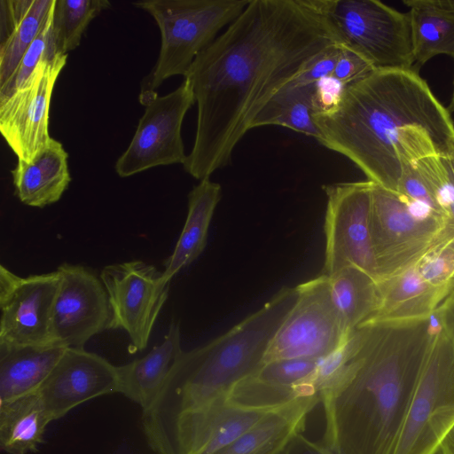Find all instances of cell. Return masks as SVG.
Segmentation results:
<instances>
[{"label": "cell", "mask_w": 454, "mask_h": 454, "mask_svg": "<svg viewBox=\"0 0 454 454\" xmlns=\"http://www.w3.org/2000/svg\"><path fill=\"white\" fill-rule=\"evenodd\" d=\"M118 392L117 366L84 348H67L37 391L52 421L84 402Z\"/></svg>", "instance_id": "cell-16"}, {"label": "cell", "mask_w": 454, "mask_h": 454, "mask_svg": "<svg viewBox=\"0 0 454 454\" xmlns=\"http://www.w3.org/2000/svg\"><path fill=\"white\" fill-rule=\"evenodd\" d=\"M57 270L60 283L51 315V340L66 348H83L108 329L111 311L105 286L90 269L64 262Z\"/></svg>", "instance_id": "cell-15"}, {"label": "cell", "mask_w": 454, "mask_h": 454, "mask_svg": "<svg viewBox=\"0 0 454 454\" xmlns=\"http://www.w3.org/2000/svg\"><path fill=\"white\" fill-rule=\"evenodd\" d=\"M454 427V343L442 329L430 351L391 454H437Z\"/></svg>", "instance_id": "cell-8"}, {"label": "cell", "mask_w": 454, "mask_h": 454, "mask_svg": "<svg viewBox=\"0 0 454 454\" xmlns=\"http://www.w3.org/2000/svg\"><path fill=\"white\" fill-rule=\"evenodd\" d=\"M370 231L379 281L416 264L453 231L444 217L372 182Z\"/></svg>", "instance_id": "cell-7"}, {"label": "cell", "mask_w": 454, "mask_h": 454, "mask_svg": "<svg viewBox=\"0 0 454 454\" xmlns=\"http://www.w3.org/2000/svg\"><path fill=\"white\" fill-rule=\"evenodd\" d=\"M442 328L454 343V297L449 295L438 307Z\"/></svg>", "instance_id": "cell-37"}, {"label": "cell", "mask_w": 454, "mask_h": 454, "mask_svg": "<svg viewBox=\"0 0 454 454\" xmlns=\"http://www.w3.org/2000/svg\"><path fill=\"white\" fill-rule=\"evenodd\" d=\"M397 193L448 221L447 215L437 197L412 164L402 167Z\"/></svg>", "instance_id": "cell-32"}, {"label": "cell", "mask_w": 454, "mask_h": 454, "mask_svg": "<svg viewBox=\"0 0 454 454\" xmlns=\"http://www.w3.org/2000/svg\"><path fill=\"white\" fill-rule=\"evenodd\" d=\"M298 295L297 286L283 287L225 333L182 353L160 394L143 411L142 427L151 450L184 418L227 396L238 382L261 368L272 339Z\"/></svg>", "instance_id": "cell-4"}, {"label": "cell", "mask_w": 454, "mask_h": 454, "mask_svg": "<svg viewBox=\"0 0 454 454\" xmlns=\"http://www.w3.org/2000/svg\"><path fill=\"white\" fill-rule=\"evenodd\" d=\"M297 301L272 339L263 364L286 358H323L347 333L332 301L329 278L321 274L297 286Z\"/></svg>", "instance_id": "cell-9"}, {"label": "cell", "mask_w": 454, "mask_h": 454, "mask_svg": "<svg viewBox=\"0 0 454 454\" xmlns=\"http://www.w3.org/2000/svg\"><path fill=\"white\" fill-rule=\"evenodd\" d=\"M448 111L450 113V112H454V90H453V93H452V97H451V99H450V103L448 106Z\"/></svg>", "instance_id": "cell-40"}, {"label": "cell", "mask_w": 454, "mask_h": 454, "mask_svg": "<svg viewBox=\"0 0 454 454\" xmlns=\"http://www.w3.org/2000/svg\"><path fill=\"white\" fill-rule=\"evenodd\" d=\"M345 85L329 76L316 83L314 94L315 114L333 107L340 99Z\"/></svg>", "instance_id": "cell-35"}, {"label": "cell", "mask_w": 454, "mask_h": 454, "mask_svg": "<svg viewBox=\"0 0 454 454\" xmlns=\"http://www.w3.org/2000/svg\"><path fill=\"white\" fill-rule=\"evenodd\" d=\"M320 402L316 395L273 409L214 454H278L293 435L304 431L309 414Z\"/></svg>", "instance_id": "cell-21"}, {"label": "cell", "mask_w": 454, "mask_h": 454, "mask_svg": "<svg viewBox=\"0 0 454 454\" xmlns=\"http://www.w3.org/2000/svg\"><path fill=\"white\" fill-rule=\"evenodd\" d=\"M67 59L57 54L43 61L20 88L0 99V130L18 160H30L51 139V100Z\"/></svg>", "instance_id": "cell-14"}, {"label": "cell", "mask_w": 454, "mask_h": 454, "mask_svg": "<svg viewBox=\"0 0 454 454\" xmlns=\"http://www.w3.org/2000/svg\"><path fill=\"white\" fill-rule=\"evenodd\" d=\"M442 157L454 180V149H452L447 155Z\"/></svg>", "instance_id": "cell-39"}, {"label": "cell", "mask_w": 454, "mask_h": 454, "mask_svg": "<svg viewBox=\"0 0 454 454\" xmlns=\"http://www.w3.org/2000/svg\"><path fill=\"white\" fill-rule=\"evenodd\" d=\"M318 142L349 159L371 181L398 192L399 131L426 129L443 156L454 149V122L427 82L412 70H373L344 87L339 101L313 115Z\"/></svg>", "instance_id": "cell-3"}, {"label": "cell", "mask_w": 454, "mask_h": 454, "mask_svg": "<svg viewBox=\"0 0 454 454\" xmlns=\"http://www.w3.org/2000/svg\"><path fill=\"white\" fill-rule=\"evenodd\" d=\"M380 305L365 325L400 322L428 317L451 294L447 288L427 283L416 265L378 281Z\"/></svg>", "instance_id": "cell-19"}, {"label": "cell", "mask_w": 454, "mask_h": 454, "mask_svg": "<svg viewBox=\"0 0 454 454\" xmlns=\"http://www.w3.org/2000/svg\"><path fill=\"white\" fill-rule=\"evenodd\" d=\"M316 84L284 87L263 107L252 129L277 125L312 137L317 141L320 132L313 115Z\"/></svg>", "instance_id": "cell-28"}, {"label": "cell", "mask_w": 454, "mask_h": 454, "mask_svg": "<svg viewBox=\"0 0 454 454\" xmlns=\"http://www.w3.org/2000/svg\"><path fill=\"white\" fill-rule=\"evenodd\" d=\"M67 158L62 144L51 137L30 160H18L11 172L19 200L40 208L59 201L71 182Z\"/></svg>", "instance_id": "cell-18"}, {"label": "cell", "mask_w": 454, "mask_h": 454, "mask_svg": "<svg viewBox=\"0 0 454 454\" xmlns=\"http://www.w3.org/2000/svg\"><path fill=\"white\" fill-rule=\"evenodd\" d=\"M52 420L37 392L0 404V447L8 454L35 452Z\"/></svg>", "instance_id": "cell-26"}, {"label": "cell", "mask_w": 454, "mask_h": 454, "mask_svg": "<svg viewBox=\"0 0 454 454\" xmlns=\"http://www.w3.org/2000/svg\"><path fill=\"white\" fill-rule=\"evenodd\" d=\"M221 198V185L209 178L200 181L189 192L184 228L172 254L164 262L163 275L168 281L203 252L210 222Z\"/></svg>", "instance_id": "cell-24"}, {"label": "cell", "mask_w": 454, "mask_h": 454, "mask_svg": "<svg viewBox=\"0 0 454 454\" xmlns=\"http://www.w3.org/2000/svg\"><path fill=\"white\" fill-rule=\"evenodd\" d=\"M320 359L286 358L263 364L238 382L227 399L243 408L273 410L301 397L320 395Z\"/></svg>", "instance_id": "cell-17"}, {"label": "cell", "mask_w": 454, "mask_h": 454, "mask_svg": "<svg viewBox=\"0 0 454 454\" xmlns=\"http://www.w3.org/2000/svg\"><path fill=\"white\" fill-rule=\"evenodd\" d=\"M247 0H147L134 3L156 21L161 37L158 59L139 93L144 105L168 78L187 74L192 62L244 11Z\"/></svg>", "instance_id": "cell-5"}, {"label": "cell", "mask_w": 454, "mask_h": 454, "mask_svg": "<svg viewBox=\"0 0 454 454\" xmlns=\"http://www.w3.org/2000/svg\"><path fill=\"white\" fill-rule=\"evenodd\" d=\"M337 36L374 70H412L411 19L378 0H317Z\"/></svg>", "instance_id": "cell-6"}, {"label": "cell", "mask_w": 454, "mask_h": 454, "mask_svg": "<svg viewBox=\"0 0 454 454\" xmlns=\"http://www.w3.org/2000/svg\"><path fill=\"white\" fill-rule=\"evenodd\" d=\"M410 8L415 64L445 54L454 60V0H404Z\"/></svg>", "instance_id": "cell-25"}, {"label": "cell", "mask_w": 454, "mask_h": 454, "mask_svg": "<svg viewBox=\"0 0 454 454\" xmlns=\"http://www.w3.org/2000/svg\"><path fill=\"white\" fill-rule=\"evenodd\" d=\"M333 305L345 333L367 324L380 305L378 281L359 268L345 267L328 276Z\"/></svg>", "instance_id": "cell-27"}, {"label": "cell", "mask_w": 454, "mask_h": 454, "mask_svg": "<svg viewBox=\"0 0 454 454\" xmlns=\"http://www.w3.org/2000/svg\"><path fill=\"white\" fill-rule=\"evenodd\" d=\"M52 11L53 7L42 30L24 53L14 73L9 81L0 88V99L10 96L20 88L40 63L60 54L56 51L52 35Z\"/></svg>", "instance_id": "cell-30"}, {"label": "cell", "mask_w": 454, "mask_h": 454, "mask_svg": "<svg viewBox=\"0 0 454 454\" xmlns=\"http://www.w3.org/2000/svg\"><path fill=\"white\" fill-rule=\"evenodd\" d=\"M327 198L323 274L331 276L353 266L377 281L370 231L372 182H346L322 186Z\"/></svg>", "instance_id": "cell-10"}, {"label": "cell", "mask_w": 454, "mask_h": 454, "mask_svg": "<svg viewBox=\"0 0 454 454\" xmlns=\"http://www.w3.org/2000/svg\"><path fill=\"white\" fill-rule=\"evenodd\" d=\"M334 45L317 0H250L184 76L197 104L184 170L201 181L225 167L267 103Z\"/></svg>", "instance_id": "cell-1"}, {"label": "cell", "mask_w": 454, "mask_h": 454, "mask_svg": "<svg viewBox=\"0 0 454 454\" xmlns=\"http://www.w3.org/2000/svg\"><path fill=\"white\" fill-rule=\"evenodd\" d=\"M109 7L107 0H55L52 35L57 52L67 55L77 48L89 24Z\"/></svg>", "instance_id": "cell-29"}, {"label": "cell", "mask_w": 454, "mask_h": 454, "mask_svg": "<svg viewBox=\"0 0 454 454\" xmlns=\"http://www.w3.org/2000/svg\"><path fill=\"white\" fill-rule=\"evenodd\" d=\"M180 325L172 322L163 341L145 356L117 366L119 392L141 406L151 407L182 355Z\"/></svg>", "instance_id": "cell-20"}, {"label": "cell", "mask_w": 454, "mask_h": 454, "mask_svg": "<svg viewBox=\"0 0 454 454\" xmlns=\"http://www.w3.org/2000/svg\"><path fill=\"white\" fill-rule=\"evenodd\" d=\"M66 349L0 344V404L37 392Z\"/></svg>", "instance_id": "cell-22"}, {"label": "cell", "mask_w": 454, "mask_h": 454, "mask_svg": "<svg viewBox=\"0 0 454 454\" xmlns=\"http://www.w3.org/2000/svg\"><path fill=\"white\" fill-rule=\"evenodd\" d=\"M429 317L364 325L322 359V442L337 454L392 453L438 333Z\"/></svg>", "instance_id": "cell-2"}, {"label": "cell", "mask_w": 454, "mask_h": 454, "mask_svg": "<svg viewBox=\"0 0 454 454\" xmlns=\"http://www.w3.org/2000/svg\"><path fill=\"white\" fill-rule=\"evenodd\" d=\"M421 277L435 287L454 289V231L431 247L415 264Z\"/></svg>", "instance_id": "cell-31"}, {"label": "cell", "mask_w": 454, "mask_h": 454, "mask_svg": "<svg viewBox=\"0 0 454 454\" xmlns=\"http://www.w3.org/2000/svg\"><path fill=\"white\" fill-rule=\"evenodd\" d=\"M60 274L20 277L0 265V344L55 345L51 315Z\"/></svg>", "instance_id": "cell-13"}, {"label": "cell", "mask_w": 454, "mask_h": 454, "mask_svg": "<svg viewBox=\"0 0 454 454\" xmlns=\"http://www.w3.org/2000/svg\"><path fill=\"white\" fill-rule=\"evenodd\" d=\"M55 0H2L0 88L42 30Z\"/></svg>", "instance_id": "cell-23"}, {"label": "cell", "mask_w": 454, "mask_h": 454, "mask_svg": "<svg viewBox=\"0 0 454 454\" xmlns=\"http://www.w3.org/2000/svg\"><path fill=\"white\" fill-rule=\"evenodd\" d=\"M278 454H337L323 442H313L301 433L295 434Z\"/></svg>", "instance_id": "cell-36"}, {"label": "cell", "mask_w": 454, "mask_h": 454, "mask_svg": "<svg viewBox=\"0 0 454 454\" xmlns=\"http://www.w3.org/2000/svg\"><path fill=\"white\" fill-rule=\"evenodd\" d=\"M437 454H454V427L442 442Z\"/></svg>", "instance_id": "cell-38"}, {"label": "cell", "mask_w": 454, "mask_h": 454, "mask_svg": "<svg viewBox=\"0 0 454 454\" xmlns=\"http://www.w3.org/2000/svg\"><path fill=\"white\" fill-rule=\"evenodd\" d=\"M194 103L192 88L186 79L174 91L150 98L143 105L145 110L129 145L115 162L118 176L128 177L161 165H184L187 155L182 123Z\"/></svg>", "instance_id": "cell-12"}, {"label": "cell", "mask_w": 454, "mask_h": 454, "mask_svg": "<svg viewBox=\"0 0 454 454\" xmlns=\"http://www.w3.org/2000/svg\"><path fill=\"white\" fill-rule=\"evenodd\" d=\"M454 297V289L452 290L451 294H450Z\"/></svg>", "instance_id": "cell-41"}, {"label": "cell", "mask_w": 454, "mask_h": 454, "mask_svg": "<svg viewBox=\"0 0 454 454\" xmlns=\"http://www.w3.org/2000/svg\"><path fill=\"white\" fill-rule=\"evenodd\" d=\"M340 51V45L331 47L315 59L300 75L286 86L300 87L312 85L332 76Z\"/></svg>", "instance_id": "cell-33"}, {"label": "cell", "mask_w": 454, "mask_h": 454, "mask_svg": "<svg viewBox=\"0 0 454 454\" xmlns=\"http://www.w3.org/2000/svg\"><path fill=\"white\" fill-rule=\"evenodd\" d=\"M374 69L363 58L341 46L332 76L347 86L364 77Z\"/></svg>", "instance_id": "cell-34"}, {"label": "cell", "mask_w": 454, "mask_h": 454, "mask_svg": "<svg viewBox=\"0 0 454 454\" xmlns=\"http://www.w3.org/2000/svg\"><path fill=\"white\" fill-rule=\"evenodd\" d=\"M99 278L111 311L108 329L125 331L133 348L144 350L168 297L170 282L163 271L141 260L107 265Z\"/></svg>", "instance_id": "cell-11"}]
</instances>
